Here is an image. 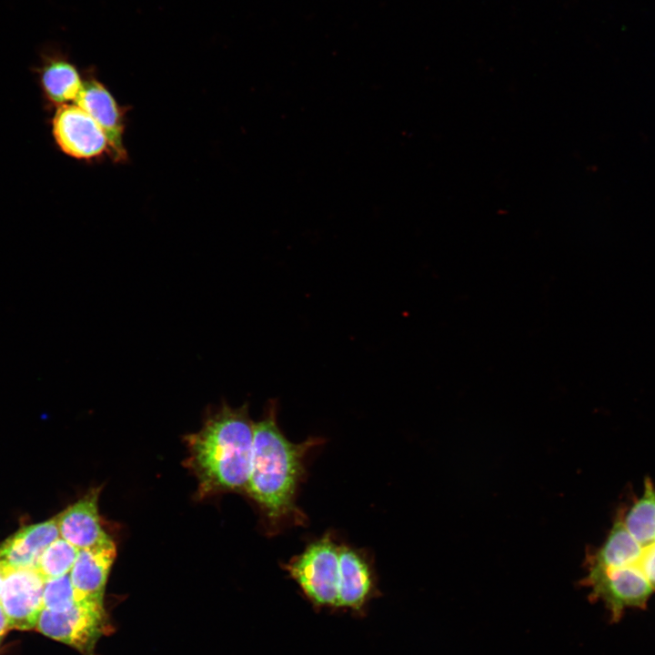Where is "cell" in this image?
Here are the masks:
<instances>
[{
    "mask_svg": "<svg viewBox=\"0 0 655 655\" xmlns=\"http://www.w3.org/2000/svg\"><path fill=\"white\" fill-rule=\"evenodd\" d=\"M254 422L248 404L232 408L223 401L209 408L202 428L186 437L188 467L198 480L202 497L245 490L252 461Z\"/></svg>",
    "mask_w": 655,
    "mask_h": 655,
    "instance_id": "obj_1",
    "label": "cell"
},
{
    "mask_svg": "<svg viewBox=\"0 0 655 655\" xmlns=\"http://www.w3.org/2000/svg\"><path fill=\"white\" fill-rule=\"evenodd\" d=\"M317 438L289 441L277 424V401L271 399L262 418L254 424L251 470L247 493L271 526L297 519L296 494L304 475L307 453Z\"/></svg>",
    "mask_w": 655,
    "mask_h": 655,
    "instance_id": "obj_2",
    "label": "cell"
},
{
    "mask_svg": "<svg viewBox=\"0 0 655 655\" xmlns=\"http://www.w3.org/2000/svg\"><path fill=\"white\" fill-rule=\"evenodd\" d=\"M338 549L327 534L286 565L290 577L317 607L338 608Z\"/></svg>",
    "mask_w": 655,
    "mask_h": 655,
    "instance_id": "obj_3",
    "label": "cell"
},
{
    "mask_svg": "<svg viewBox=\"0 0 655 655\" xmlns=\"http://www.w3.org/2000/svg\"><path fill=\"white\" fill-rule=\"evenodd\" d=\"M105 627L103 601L89 600L76 601L70 609L60 612L43 609L36 625L37 630L44 635L85 655H92Z\"/></svg>",
    "mask_w": 655,
    "mask_h": 655,
    "instance_id": "obj_4",
    "label": "cell"
},
{
    "mask_svg": "<svg viewBox=\"0 0 655 655\" xmlns=\"http://www.w3.org/2000/svg\"><path fill=\"white\" fill-rule=\"evenodd\" d=\"M583 583L590 590L591 598L605 604L615 621L626 609L645 608L655 591L637 566L587 572Z\"/></svg>",
    "mask_w": 655,
    "mask_h": 655,
    "instance_id": "obj_5",
    "label": "cell"
},
{
    "mask_svg": "<svg viewBox=\"0 0 655 655\" xmlns=\"http://www.w3.org/2000/svg\"><path fill=\"white\" fill-rule=\"evenodd\" d=\"M52 133L59 148L74 158L90 160L109 154L108 141L101 127L75 103L57 106Z\"/></svg>",
    "mask_w": 655,
    "mask_h": 655,
    "instance_id": "obj_6",
    "label": "cell"
},
{
    "mask_svg": "<svg viewBox=\"0 0 655 655\" xmlns=\"http://www.w3.org/2000/svg\"><path fill=\"white\" fill-rule=\"evenodd\" d=\"M45 579L36 568L11 569L0 594L10 630L36 628L44 609Z\"/></svg>",
    "mask_w": 655,
    "mask_h": 655,
    "instance_id": "obj_7",
    "label": "cell"
},
{
    "mask_svg": "<svg viewBox=\"0 0 655 655\" xmlns=\"http://www.w3.org/2000/svg\"><path fill=\"white\" fill-rule=\"evenodd\" d=\"M75 104L84 109L101 127L107 138L109 155L113 160H126L127 153L123 142L124 111L93 73L89 72L83 79Z\"/></svg>",
    "mask_w": 655,
    "mask_h": 655,
    "instance_id": "obj_8",
    "label": "cell"
},
{
    "mask_svg": "<svg viewBox=\"0 0 655 655\" xmlns=\"http://www.w3.org/2000/svg\"><path fill=\"white\" fill-rule=\"evenodd\" d=\"M100 488L92 489L57 519L60 536L78 549L114 542L104 530L98 512Z\"/></svg>",
    "mask_w": 655,
    "mask_h": 655,
    "instance_id": "obj_9",
    "label": "cell"
},
{
    "mask_svg": "<svg viewBox=\"0 0 655 655\" xmlns=\"http://www.w3.org/2000/svg\"><path fill=\"white\" fill-rule=\"evenodd\" d=\"M375 585L373 569L364 553L339 546L338 608L362 611L373 596Z\"/></svg>",
    "mask_w": 655,
    "mask_h": 655,
    "instance_id": "obj_10",
    "label": "cell"
},
{
    "mask_svg": "<svg viewBox=\"0 0 655 655\" xmlns=\"http://www.w3.org/2000/svg\"><path fill=\"white\" fill-rule=\"evenodd\" d=\"M35 72L43 93L50 103L56 106L75 103L83 78L65 52L52 46L43 49Z\"/></svg>",
    "mask_w": 655,
    "mask_h": 655,
    "instance_id": "obj_11",
    "label": "cell"
},
{
    "mask_svg": "<svg viewBox=\"0 0 655 655\" xmlns=\"http://www.w3.org/2000/svg\"><path fill=\"white\" fill-rule=\"evenodd\" d=\"M116 556L114 542L79 549L70 579L76 601L89 600L103 601L108 575Z\"/></svg>",
    "mask_w": 655,
    "mask_h": 655,
    "instance_id": "obj_12",
    "label": "cell"
},
{
    "mask_svg": "<svg viewBox=\"0 0 655 655\" xmlns=\"http://www.w3.org/2000/svg\"><path fill=\"white\" fill-rule=\"evenodd\" d=\"M60 536L57 519L28 526L0 546V561L13 569L36 568L44 550Z\"/></svg>",
    "mask_w": 655,
    "mask_h": 655,
    "instance_id": "obj_13",
    "label": "cell"
},
{
    "mask_svg": "<svg viewBox=\"0 0 655 655\" xmlns=\"http://www.w3.org/2000/svg\"><path fill=\"white\" fill-rule=\"evenodd\" d=\"M642 552L643 546L627 530L620 515L603 544L588 556L587 572L638 567Z\"/></svg>",
    "mask_w": 655,
    "mask_h": 655,
    "instance_id": "obj_14",
    "label": "cell"
},
{
    "mask_svg": "<svg viewBox=\"0 0 655 655\" xmlns=\"http://www.w3.org/2000/svg\"><path fill=\"white\" fill-rule=\"evenodd\" d=\"M621 518L627 530L641 546L655 542V488L649 478L644 481L642 495Z\"/></svg>",
    "mask_w": 655,
    "mask_h": 655,
    "instance_id": "obj_15",
    "label": "cell"
},
{
    "mask_svg": "<svg viewBox=\"0 0 655 655\" xmlns=\"http://www.w3.org/2000/svg\"><path fill=\"white\" fill-rule=\"evenodd\" d=\"M78 550L63 538H58L44 550L36 569L45 580L68 574L74 566Z\"/></svg>",
    "mask_w": 655,
    "mask_h": 655,
    "instance_id": "obj_16",
    "label": "cell"
},
{
    "mask_svg": "<svg viewBox=\"0 0 655 655\" xmlns=\"http://www.w3.org/2000/svg\"><path fill=\"white\" fill-rule=\"evenodd\" d=\"M76 602L70 575L45 580L43 592L44 609L60 612L70 609Z\"/></svg>",
    "mask_w": 655,
    "mask_h": 655,
    "instance_id": "obj_17",
    "label": "cell"
},
{
    "mask_svg": "<svg viewBox=\"0 0 655 655\" xmlns=\"http://www.w3.org/2000/svg\"><path fill=\"white\" fill-rule=\"evenodd\" d=\"M638 567L655 590V542L643 547Z\"/></svg>",
    "mask_w": 655,
    "mask_h": 655,
    "instance_id": "obj_18",
    "label": "cell"
},
{
    "mask_svg": "<svg viewBox=\"0 0 655 655\" xmlns=\"http://www.w3.org/2000/svg\"><path fill=\"white\" fill-rule=\"evenodd\" d=\"M9 630H10V629H9V625H8V620H7L6 615H5V611H4V609H3V607H2V605H1V603H0V639H1L2 636H4V635L6 633V631H8Z\"/></svg>",
    "mask_w": 655,
    "mask_h": 655,
    "instance_id": "obj_19",
    "label": "cell"
},
{
    "mask_svg": "<svg viewBox=\"0 0 655 655\" xmlns=\"http://www.w3.org/2000/svg\"><path fill=\"white\" fill-rule=\"evenodd\" d=\"M11 569L13 568H10L5 563L0 561V594L3 590L5 578Z\"/></svg>",
    "mask_w": 655,
    "mask_h": 655,
    "instance_id": "obj_20",
    "label": "cell"
},
{
    "mask_svg": "<svg viewBox=\"0 0 655 655\" xmlns=\"http://www.w3.org/2000/svg\"><path fill=\"white\" fill-rule=\"evenodd\" d=\"M0 640H1V639H0Z\"/></svg>",
    "mask_w": 655,
    "mask_h": 655,
    "instance_id": "obj_21",
    "label": "cell"
}]
</instances>
